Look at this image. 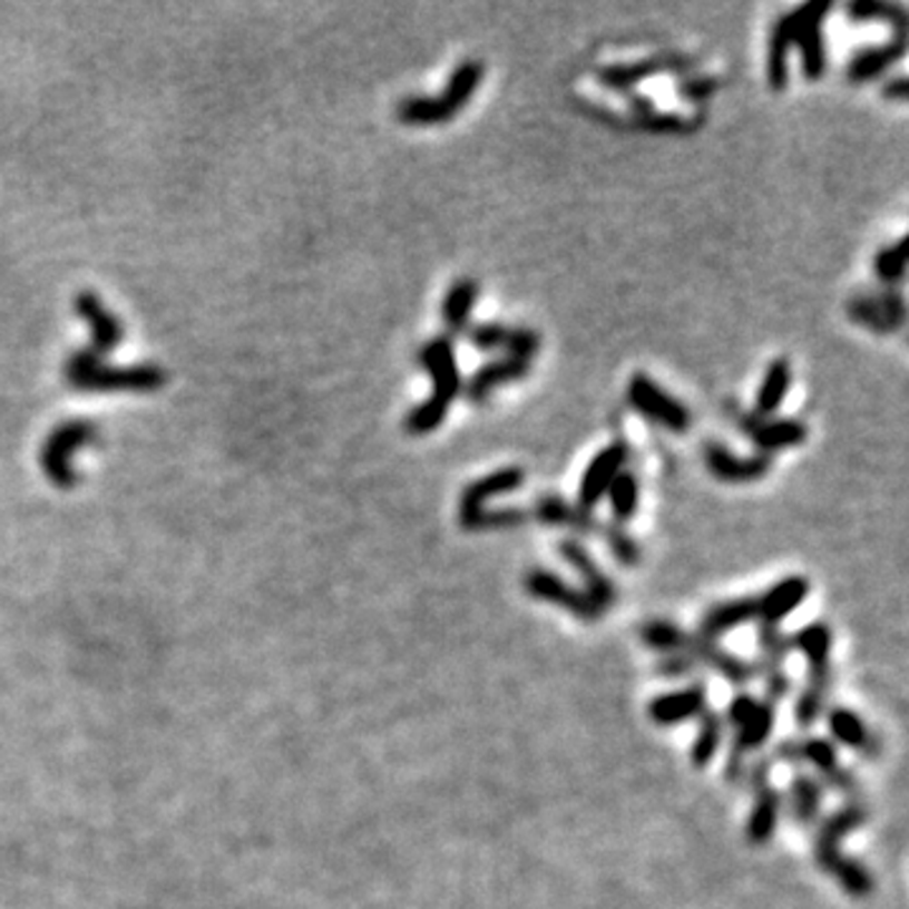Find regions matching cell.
Returning a JSON list of instances; mask_svg holds the SVG:
<instances>
[{"label": "cell", "instance_id": "484cf974", "mask_svg": "<svg viewBox=\"0 0 909 909\" xmlns=\"http://www.w3.org/2000/svg\"><path fill=\"white\" fill-rule=\"evenodd\" d=\"M687 66L690 63L685 59H677V56L675 59H672V56H657V59L606 66V69L599 71V81L606 89L627 91L634 87V84L647 79V76H655L662 71H680V69H687Z\"/></svg>", "mask_w": 909, "mask_h": 909}, {"label": "cell", "instance_id": "3957f363", "mask_svg": "<svg viewBox=\"0 0 909 909\" xmlns=\"http://www.w3.org/2000/svg\"><path fill=\"white\" fill-rule=\"evenodd\" d=\"M420 364L428 369L432 377V394L430 400L417 404L414 410L407 414L404 428L412 434H430L442 424L448 417L454 397L462 390V377L458 366V354L448 336H438L428 341L420 349Z\"/></svg>", "mask_w": 909, "mask_h": 909}, {"label": "cell", "instance_id": "8d00e7d4", "mask_svg": "<svg viewBox=\"0 0 909 909\" xmlns=\"http://www.w3.org/2000/svg\"><path fill=\"white\" fill-rule=\"evenodd\" d=\"M791 655V634H783L775 624H758V659L765 665H783Z\"/></svg>", "mask_w": 909, "mask_h": 909}, {"label": "cell", "instance_id": "1f68e13d", "mask_svg": "<svg viewBox=\"0 0 909 909\" xmlns=\"http://www.w3.org/2000/svg\"><path fill=\"white\" fill-rule=\"evenodd\" d=\"M697 720H700V727H697L693 747H690V761H693L695 769H705V765L715 761L720 745H723L725 723H723V715H717L715 710H710V707Z\"/></svg>", "mask_w": 909, "mask_h": 909}, {"label": "cell", "instance_id": "e575fe53", "mask_svg": "<svg viewBox=\"0 0 909 909\" xmlns=\"http://www.w3.org/2000/svg\"><path fill=\"white\" fill-rule=\"evenodd\" d=\"M833 634L823 622H813L791 634V652H799L807 665H831Z\"/></svg>", "mask_w": 909, "mask_h": 909}, {"label": "cell", "instance_id": "b9f144b4", "mask_svg": "<svg viewBox=\"0 0 909 909\" xmlns=\"http://www.w3.org/2000/svg\"><path fill=\"white\" fill-rule=\"evenodd\" d=\"M657 672L662 677H669V680H680V677H690V675H697L700 667L693 665V662L680 657V655H667L665 659L657 662Z\"/></svg>", "mask_w": 909, "mask_h": 909}, {"label": "cell", "instance_id": "d590c367", "mask_svg": "<svg viewBox=\"0 0 909 909\" xmlns=\"http://www.w3.org/2000/svg\"><path fill=\"white\" fill-rule=\"evenodd\" d=\"M609 504H612V516L617 520V526L629 524V520L637 516L639 508V482L637 476L629 470H622L617 480L612 482L609 488Z\"/></svg>", "mask_w": 909, "mask_h": 909}, {"label": "cell", "instance_id": "836d02e7", "mask_svg": "<svg viewBox=\"0 0 909 909\" xmlns=\"http://www.w3.org/2000/svg\"><path fill=\"white\" fill-rule=\"evenodd\" d=\"M478 301V283L472 278H460L458 283H452L450 291L444 293L442 299V319L448 329L462 331L468 329L472 309H476Z\"/></svg>", "mask_w": 909, "mask_h": 909}, {"label": "cell", "instance_id": "ab89813d", "mask_svg": "<svg viewBox=\"0 0 909 909\" xmlns=\"http://www.w3.org/2000/svg\"><path fill=\"white\" fill-rule=\"evenodd\" d=\"M602 538H604V544L609 546L612 556L617 558V561H619L622 566L634 568V566H637V564L642 561L639 546H637V541H634V538L627 534V528H624V526L606 524Z\"/></svg>", "mask_w": 909, "mask_h": 909}, {"label": "cell", "instance_id": "f35d334b", "mask_svg": "<svg viewBox=\"0 0 909 909\" xmlns=\"http://www.w3.org/2000/svg\"><path fill=\"white\" fill-rule=\"evenodd\" d=\"M905 268H907V238L902 235L895 245H887L877 253V261H874V271L879 281H884L889 289L895 286V283L905 276Z\"/></svg>", "mask_w": 909, "mask_h": 909}, {"label": "cell", "instance_id": "5b68a950", "mask_svg": "<svg viewBox=\"0 0 909 909\" xmlns=\"http://www.w3.org/2000/svg\"><path fill=\"white\" fill-rule=\"evenodd\" d=\"M723 723L733 727V743L725 758V781L743 783L747 755L769 743L775 727V705L755 700L751 693H737L725 707Z\"/></svg>", "mask_w": 909, "mask_h": 909}, {"label": "cell", "instance_id": "8fae6325", "mask_svg": "<svg viewBox=\"0 0 909 909\" xmlns=\"http://www.w3.org/2000/svg\"><path fill=\"white\" fill-rule=\"evenodd\" d=\"M524 586L534 599L556 604L558 609L568 612L576 619L596 622L602 617V612L596 609V604L584 594V589L564 581L561 576L548 571V568H530L524 579Z\"/></svg>", "mask_w": 909, "mask_h": 909}, {"label": "cell", "instance_id": "7a4b0ae2", "mask_svg": "<svg viewBox=\"0 0 909 909\" xmlns=\"http://www.w3.org/2000/svg\"><path fill=\"white\" fill-rule=\"evenodd\" d=\"M869 821V809L861 801H847L844 807L829 813L813 839V859L823 874L833 877L849 897L864 899L874 892V877L861 861L841 854V839L849 837Z\"/></svg>", "mask_w": 909, "mask_h": 909}, {"label": "cell", "instance_id": "ee69618b", "mask_svg": "<svg viewBox=\"0 0 909 909\" xmlns=\"http://www.w3.org/2000/svg\"><path fill=\"white\" fill-rule=\"evenodd\" d=\"M715 89H717V81H715V79H693V81H687V84H680V94H682V97H690V99H695V101L707 99L710 94H713Z\"/></svg>", "mask_w": 909, "mask_h": 909}, {"label": "cell", "instance_id": "f1b7e54d", "mask_svg": "<svg viewBox=\"0 0 909 909\" xmlns=\"http://www.w3.org/2000/svg\"><path fill=\"white\" fill-rule=\"evenodd\" d=\"M905 53H907V38H897V36H895V41H887L882 46H867V49H861L851 56V61L847 66V79L854 84L877 79L879 74H884L889 66H895Z\"/></svg>", "mask_w": 909, "mask_h": 909}, {"label": "cell", "instance_id": "cb8c5ba5", "mask_svg": "<svg viewBox=\"0 0 909 909\" xmlns=\"http://www.w3.org/2000/svg\"><path fill=\"white\" fill-rule=\"evenodd\" d=\"M534 516L536 520H541L544 526H556V528H568L574 530V534L579 536H599L604 534V526L602 520H596L589 510H581L579 506L568 504V500L558 498V496H544L536 500L534 506Z\"/></svg>", "mask_w": 909, "mask_h": 909}, {"label": "cell", "instance_id": "4fadbf2b", "mask_svg": "<svg viewBox=\"0 0 909 909\" xmlns=\"http://www.w3.org/2000/svg\"><path fill=\"white\" fill-rule=\"evenodd\" d=\"M558 556L581 576L584 594L596 604V609L602 614L609 612L617 602V586H614L609 574L602 571V566L586 551V546H581L576 538H564V541H558Z\"/></svg>", "mask_w": 909, "mask_h": 909}, {"label": "cell", "instance_id": "4316f807", "mask_svg": "<svg viewBox=\"0 0 909 909\" xmlns=\"http://www.w3.org/2000/svg\"><path fill=\"white\" fill-rule=\"evenodd\" d=\"M831 693V665H809L807 667V685H803L799 700H795V725L809 731L817 725V720L827 710V700Z\"/></svg>", "mask_w": 909, "mask_h": 909}, {"label": "cell", "instance_id": "74e56055", "mask_svg": "<svg viewBox=\"0 0 909 909\" xmlns=\"http://www.w3.org/2000/svg\"><path fill=\"white\" fill-rule=\"evenodd\" d=\"M530 516L526 510L518 508H482L476 518H470L466 530H504V528H518L524 526Z\"/></svg>", "mask_w": 909, "mask_h": 909}, {"label": "cell", "instance_id": "60d3db41", "mask_svg": "<svg viewBox=\"0 0 909 909\" xmlns=\"http://www.w3.org/2000/svg\"><path fill=\"white\" fill-rule=\"evenodd\" d=\"M755 667H758V680H763V690H765L763 700L779 705L783 697L791 695L793 680L789 672L783 669V665H765V662H755Z\"/></svg>", "mask_w": 909, "mask_h": 909}, {"label": "cell", "instance_id": "8992f818", "mask_svg": "<svg viewBox=\"0 0 909 909\" xmlns=\"http://www.w3.org/2000/svg\"><path fill=\"white\" fill-rule=\"evenodd\" d=\"M482 71L486 69L480 61H462L438 97H407L397 104V119L412 127L442 125V121L452 119L478 91Z\"/></svg>", "mask_w": 909, "mask_h": 909}, {"label": "cell", "instance_id": "83f0119b", "mask_svg": "<svg viewBox=\"0 0 909 909\" xmlns=\"http://www.w3.org/2000/svg\"><path fill=\"white\" fill-rule=\"evenodd\" d=\"M528 372H530V362H524V359H514V356L492 359V362L482 364L478 372L468 379L466 394L472 402H482V400H488V397L496 392L500 384L524 379Z\"/></svg>", "mask_w": 909, "mask_h": 909}, {"label": "cell", "instance_id": "30bf717a", "mask_svg": "<svg viewBox=\"0 0 909 909\" xmlns=\"http://www.w3.org/2000/svg\"><path fill=\"white\" fill-rule=\"evenodd\" d=\"M629 404L637 410L644 420L659 424L675 434H685L693 424V414L677 397L662 390L655 379L647 374H634L627 387Z\"/></svg>", "mask_w": 909, "mask_h": 909}, {"label": "cell", "instance_id": "d4e9b609", "mask_svg": "<svg viewBox=\"0 0 909 909\" xmlns=\"http://www.w3.org/2000/svg\"><path fill=\"white\" fill-rule=\"evenodd\" d=\"M747 622H758V599L755 596H737V599L710 606L697 624V634L717 642L723 634L743 627Z\"/></svg>", "mask_w": 909, "mask_h": 909}, {"label": "cell", "instance_id": "9a60e30c", "mask_svg": "<svg viewBox=\"0 0 909 909\" xmlns=\"http://www.w3.org/2000/svg\"><path fill=\"white\" fill-rule=\"evenodd\" d=\"M74 311L91 326V346H87L89 354L104 359L121 344V339H125V324L104 306L97 293L94 291L76 293Z\"/></svg>", "mask_w": 909, "mask_h": 909}, {"label": "cell", "instance_id": "e0dca14e", "mask_svg": "<svg viewBox=\"0 0 909 909\" xmlns=\"http://www.w3.org/2000/svg\"><path fill=\"white\" fill-rule=\"evenodd\" d=\"M524 480H526V472L516 466L492 470L488 472V476L472 480L470 486L460 492V506H458L460 526H466L470 518H476L480 510L486 508L490 498L516 492L520 486H524Z\"/></svg>", "mask_w": 909, "mask_h": 909}, {"label": "cell", "instance_id": "9c48e42d", "mask_svg": "<svg viewBox=\"0 0 909 909\" xmlns=\"http://www.w3.org/2000/svg\"><path fill=\"white\" fill-rule=\"evenodd\" d=\"M831 0H811L785 13L791 26V49H799L803 76L819 81L827 71V46H823V18L831 13Z\"/></svg>", "mask_w": 909, "mask_h": 909}, {"label": "cell", "instance_id": "7c38bea8", "mask_svg": "<svg viewBox=\"0 0 909 909\" xmlns=\"http://www.w3.org/2000/svg\"><path fill=\"white\" fill-rule=\"evenodd\" d=\"M627 460H629V448L624 442H612V444H606L604 450L596 452L581 476L579 504L576 506L592 514V510L602 504V498L606 496V492H609L612 482L617 480L624 466H627Z\"/></svg>", "mask_w": 909, "mask_h": 909}, {"label": "cell", "instance_id": "6da1fadb", "mask_svg": "<svg viewBox=\"0 0 909 909\" xmlns=\"http://www.w3.org/2000/svg\"><path fill=\"white\" fill-rule=\"evenodd\" d=\"M639 637L644 644H647V647L662 652V655L685 657L700 669L715 672L717 677H723L725 682H731V685L735 687H747L753 680H758L755 662H747L737 655H731V652L720 647L717 642L707 639L697 632L680 629L675 622L652 619L647 624H642Z\"/></svg>", "mask_w": 909, "mask_h": 909}, {"label": "cell", "instance_id": "7bdbcfd3", "mask_svg": "<svg viewBox=\"0 0 909 909\" xmlns=\"http://www.w3.org/2000/svg\"><path fill=\"white\" fill-rule=\"evenodd\" d=\"M642 127H647L649 131H685L687 121L677 117V114H642Z\"/></svg>", "mask_w": 909, "mask_h": 909}, {"label": "cell", "instance_id": "2e32d148", "mask_svg": "<svg viewBox=\"0 0 909 909\" xmlns=\"http://www.w3.org/2000/svg\"><path fill=\"white\" fill-rule=\"evenodd\" d=\"M470 344L480 352H504L506 356L530 362L541 349V336L534 329H518L506 324H478L468 331Z\"/></svg>", "mask_w": 909, "mask_h": 909}, {"label": "cell", "instance_id": "f546056e", "mask_svg": "<svg viewBox=\"0 0 909 909\" xmlns=\"http://www.w3.org/2000/svg\"><path fill=\"white\" fill-rule=\"evenodd\" d=\"M823 793H827V789H823L817 775L795 773L789 783V793H785L791 819L801 827H813L823 807Z\"/></svg>", "mask_w": 909, "mask_h": 909}, {"label": "cell", "instance_id": "44dd1931", "mask_svg": "<svg viewBox=\"0 0 909 909\" xmlns=\"http://www.w3.org/2000/svg\"><path fill=\"white\" fill-rule=\"evenodd\" d=\"M743 432L751 438L761 450H785V448H799V444L807 442L809 430L801 420H775V417H745L743 420Z\"/></svg>", "mask_w": 909, "mask_h": 909}, {"label": "cell", "instance_id": "603a6c76", "mask_svg": "<svg viewBox=\"0 0 909 909\" xmlns=\"http://www.w3.org/2000/svg\"><path fill=\"white\" fill-rule=\"evenodd\" d=\"M827 727L833 741L849 747L864 758H877L882 753V743L879 737L869 731V725L861 720L859 713L851 707H831L827 713Z\"/></svg>", "mask_w": 909, "mask_h": 909}, {"label": "cell", "instance_id": "277c9868", "mask_svg": "<svg viewBox=\"0 0 909 909\" xmlns=\"http://www.w3.org/2000/svg\"><path fill=\"white\" fill-rule=\"evenodd\" d=\"M63 377L79 392H157L167 382V372L155 362L111 366L87 349L66 359Z\"/></svg>", "mask_w": 909, "mask_h": 909}, {"label": "cell", "instance_id": "5bb4252c", "mask_svg": "<svg viewBox=\"0 0 909 909\" xmlns=\"http://www.w3.org/2000/svg\"><path fill=\"white\" fill-rule=\"evenodd\" d=\"M849 316L869 331H877V334H892V331L902 329L907 309L902 293L895 289L879 291V293H864V296H857L849 301Z\"/></svg>", "mask_w": 909, "mask_h": 909}, {"label": "cell", "instance_id": "7402d4cb", "mask_svg": "<svg viewBox=\"0 0 909 909\" xmlns=\"http://www.w3.org/2000/svg\"><path fill=\"white\" fill-rule=\"evenodd\" d=\"M705 462H707V470L723 482H753V480H761L765 472L771 470L769 454H751V458H741V454L731 452L717 442H710L705 448Z\"/></svg>", "mask_w": 909, "mask_h": 909}, {"label": "cell", "instance_id": "f6af8a7d", "mask_svg": "<svg viewBox=\"0 0 909 909\" xmlns=\"http://www.w3.org/2000/svg\"><path fill=\"white\" fill-rule=\"evenodd\" d=\"M882 94H884L887 99H892V101H907V97H909V87H907V79H905V76H897V79H892V81H889V84H884Z\"/></svg>", "mask_w": 909, "mask_h": 909}, {"label": "cell", "instance_id": "ba28073f", "mask_svg": "<svg viewBox=\"0 0 909 909\" xmlns=\"http://www.w3.org/2000/svg\"><path fill=\"white\" fill-rule=\"evenodd\" d=\"M97 440L99 428L94 420H81V417H76V420L56 424L43 442L41 454H38L46 478H49L56 488L71 490L76 482H79V476H76V470L71 468V454L76 450L87 448V444H94Z\"/></svg>", "mask_w": 909, "mask_h": 909}, {"label": "cell", "instance_id": "ffe728a7", "mask_svg": "<svg viewBox=\"0 0 909 909\" xmlns=\"http://www.w3.org/2000/svg\"><path fill=\"white\" fill-rule=\"evenodd\" d=\"M753 793V811L745 821V839L753 847H763L773 841L775 829H779L781 811H783V795L775 789L773 781H763L751 785Z\"/></svg>", "mask_w": 909, "mask_h": 909}, {"label": "cell", "instance_id": "d6986e66", "mask_svg": "<svg viewBox=\"0 0 909 909\" xmlns=\"http://www.w3.org/2000/svg\"><path fill=\"white\" fill-rule=\"evenodd\" d=\"M811 592L807 576H785L775 581L771 589L755 594L758 599V624H779L803 604Z\"/></svg>", "mask_w": 909, "mask_h": 909}, {"label": "cell", "instance_id": "d6a6232c", "mask_svg": "<svg viewBox=\"0 0 909 909\" xmlns=\"http://www.w3.org/2000/svg\"><path fill=\"white\" fill-rule=\"evenodd\" d=\"M847 16L854 23H887L895 28L897 38H907L909 31V18L902 6L897 3H882V0H854V3L847 6Z\"/></svg>", "mask_w": 909, "mask_h": 909}, {"label": "cell", "instance_id": "4dcf8cb0", "mask_svg": "<svg viewBox=\"0 0 909 909\" xmlns=\"http://www.w3.org/2000/svg\"><path fill=\"white\" fill-rule=\"evenodd\" d=\"M793 369L785 359H775V362L765 369L763 382L758 387L755 394V417H773L775 410L783 404L785 394L791 390Z\"/></svg>", "mask_w": 909, "mask_h": 909}, {"label": "cell", "instance_id": "ac0fdd59", "mask_svg": "<svg viewBox=\"0 0 909 909\" xmlns=\"http://www.w3.org/2000/svg\"><path fill=\"white\" fill-rule=\"evenodd\" d=\"M707 707H710L707 687L703 685V682H695V685L675 690V693L657 695L649 703L647 713L655 725L669 727V725H680V723H687V720L700 717Z\"/></svg>", "mask_w": 909, "mask_h": 909}, {"label": "cell", "instance_id": "52a82bcc", "mask_svg": "<svg viewBox=\"0 0 909 909\" xmlns=\"http://www.w3.org/2000/svg\"><path fill=\"white\" fill-rule=\"evenodd\" d=\"M771 761L791 763V765H811L817 771V779L827 791L844 795L847 801H859L861 785L857 775L847 771L839 761L837 747L827 737H803V741H781L771 751Z\"/></svg>", "mask_w": 909, "mask_h": 909}]
</instances>
